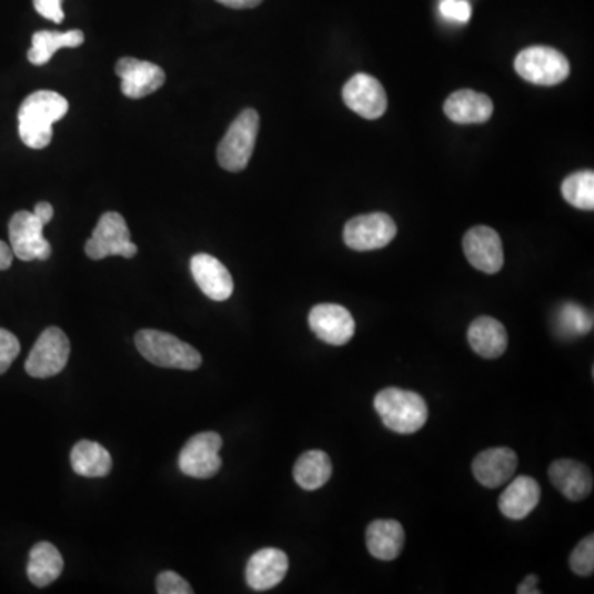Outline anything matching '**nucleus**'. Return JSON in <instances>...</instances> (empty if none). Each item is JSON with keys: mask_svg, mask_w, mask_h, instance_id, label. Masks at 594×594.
<instances>
[{"mask_svg": "<svg viewBox=\"0 0 594 594\" xmlns=\"http://www.w3.org/2000/svg\"><path fill=\"white\" fill-rule=\"evenodd\" d=\"M515 71L528 83L555 87L568 78L570 61L552 47H528L515 59Z\"/></svg>", "mask_w": 594, "mask_h": 594, "instance_id": "5", "label": "nucleus"}, {"mask_svg": "<svg viewBox=\"0 0 594 594\" xmlns=\"http://www.w3.org/2000/svg\"><path fill=\"white\" fill-rule=\"evenodd\" d=\"M63 572V556L56 545L40 542L30 550L27 576L37 588H46L60 578Z\"/></svg>", "mask_w": 594, "mask_h": 594, "instance_id": "23", "label": "nucleus"}, {"mask_svg": "<svg viewBox=\"0 0 594 594\" xmlns=\"http://www.w3.org/2000/svg\"><path fill=\"white\" fill-rule=\"evenodd\" d=\"M258 131H260V114L254 110L241 111L217 149L220 168L229 172H241L246 169L256 145Z\"/></svg>", "mask_w": 594, "mask_h": 594, "instance_id": "4", "label": "nucleus"}, {"mask_svg": "<svg viewBox=\"0 0 594 594\" xmlns=\"http://www.w3.org/2000/svg\"><path fill=\"white\" fill-rule=\"evenodd\" d=\"M556 328L563 338H582L593 331V314L576 302H566L556 314Z\"/></svg>", "mask_w": 594, "mask_h": 594, "instance_id": "27", "label": "nucleus"}, {"mask_svg": "<svg viewBox=\"0 0 594 594\" xmlns=\"http://www.w3.org/2000/svg\"><path fill=\"white\" fill-rule=\"evenodd\" d=\"M536 583H538V578H536L535 575H528L527 578L524 580V582L519 585L517 593L519 594H538L540 590H536Z\"/></svg>", "mask_w": 594, "mask_h": 594, "instance_id": "37", "label": "nucleus"}, {"mask_svg": "<svg viewBox=\"0 0 594 594\" xmlns=\"http://www.w3.org/2000/svg\"><path fill=\"white\" fill-rule=\"evenodd\" d=\"M467 342L482 359H499L507 351L509 335L497 319L482 315L467 329Z\"/></svg>", "mask_w": 594, "mask_h": 594, "instance_id": "21", "label": "nucleus"}, {"mask_svg": "<svg viewBox=\"0 0 594 594\" xmlns=\"http://www.w3.org/2000/svg\"><path fill=\"white\" fill-rule=\"evenodd\" d=\"M159 594H192L189 583L175 572H164L158 576Z\"/></svg>", "mask_w": 594, "mask_h": 594, "instance_id": "32", "label": "nucleus"}, {"mask_svg": "<svg viewBox=\"0 0 594 594\" xmlns=\"http://www.w3.org/2000/svg\"><path fill=\"white\" fill-rule=\"evenodd\" d=\"M538 482L528 475H521L509 484L499 499V509L511 521H522L534 512L540 502Z\"/></svg>", "mask_w": 594, "mask_h": 594, "instance_id": "20", "label": "nucleus"}, {"mask_svg": "<svg viewBox=\"0 0 594 594\" xmlns=\"http://www.w3.org/2000/svg\"><path fill=\"white\" fill-rule=\"evenodd\" d=\"M376 413L390 431L413 434L427 421V405L423 396L402 389H385L373 400Z\"/></svg>", "mask_w": 594, "mask_h": 594, "instance_id": "2", "label": "nucleus"}, {"mask_svg": "<svg viewBox=\"0 0 594 594\" xmlns=\"http://www.w3.org/2000/svg\"><path fill=\"white\" fill-rule=\"evenodd\" d=\"M135 348L152 365L162 369L197 370L202 355L187 342L168 332L144 329L135 334Z\"/></svg>", "mask_w": 594, "mask_h": 594, "instance_id": "3", "label": "nucleus"}, {"mask_svg": "<svg viewBox=\"0 0 594 594\" xmlns=\"http://www.w3.org/2000/svg\"><path fill=\"white\" fill-rule=\"evenodd\" d=\"M464 254L482 273L495 274L504 266V246L501 236L489 226H474L464 235Z\"/></svg>", "mask_w": 594, "mask_h": 594, "instance_id": "14", "label": "nucleus"}, {"mask_svg": "<svg viewBox=\"0 0 594 594\" xmlns=\"http://www.w3.org/2000/svg\"><path fill=\"white\" fill-rule=\"evenodd\" d=\"M222 444V436L213 431H205V433L190 437L180 451V471L195 479H210L219 474L222 470V457H220Z\"/></svg>", "mask_w": 594, "mask_h": 594, "instance_id": "8", "label": "nucleus"}, {"mask_svg": "<svg viewBox=\"0 0 594 594\" xmlns=\"http://www.w3.org/2000/svg\"><path fill=\"white\" fill-rule=\"evenodd\" d=\"M562 195L580 210L594 209V172L582 171L568 175L562 183Z\"/></svg>", "mask_w": 594, "mask_h": 594, "instance_id": "28", "label": "nucleus"}, {"mask_svg": "<svg viewBox=\"0 0 594 594\" xmlns=\"http://www.w3.org/2000/svg\"><path fill=\"white\" fill-rule=\"evenodd\" d=\"M444 113L457 124H482L494 113V103L487 94L461 90L447 98Z\"/></svg>", "mask_w": 594, "mask_h": 594, "instance_id": "19", "label": "nucleus"}, {"mask_svg": "<svg viewBox=\"0 0 594 594\" xmlns=\"http://www.w3.org/2000/svg\"><path fill=\"white\" fill-rule=\"evenodd\" d=\"M519 457L511 447H491L475 456L474 477L484 487L495 489L504 485L517 470Z\"/></svg>", "mask_w": 594, "mask_h": 594, "instance_id": "17", "label": "nucleus"}, {"mask_svg": "<svg viewBox=\"0 0 594 594\" xmlns=\"http://www.w3.org/2000/svg\"><path fill=\"white\" fill-rule=\"evenodd\" d=\"M70 341L59 328H49L37 339L26 362V372L33 379L59 375L70 359Z\"/></svg>", "mask_w": 594, "mask_h": 594, "instance_id": "7", "label": "nucleus"}, {"mask_svg": "<svg viewBox=\"0 0 594 594\" xmlns=\"http://www.w3.org/2000/svg\"><path fill=\"white\" fill-rule=\"evenodd\" d=\"M396 236V223L386 213H369L349 220L344 241L351 250L372 251L385 248Z\"/></svg>", "mask_w": 594, "mask_h": 594, "instance_id": "10", "label": "nucleus"}, {"mask_svg": "<svg viewBox=\"0 0 594 594\" xmlns=\"http://www.w3.org/2000/svg\"><path fill=\"white\" fill-rule=\"evenodd\" d=\"M63 0H33V7L40 16L52 22L61 23L64 20L63 9H61Z\"/></svg>", "mask_w": 594, "mask_h": 594, "instance_id": "33", "label": "nucleus"}, {"mask_svg": "<svg viewBox=\"0 0 594 594\" xmlns=\"http://www.w3.org/2000/svg\"><path fill=\"white\" fill-rule=\"evenodd\" d=\"M370 555L382 562L399 558L405 545V531L396 521H375L369 525L365 534Z\"/></svg>", "mask_w": 594, "mask_h": 594, "instance_id": "22", "label": "nucleus"}, {"mask_svg": "<svg viewBox=\"0 0 594 594\" xmlns=\"http://www.w3.org/2000/svg\"><path fill=\"white\" fill-rule=\"evenodd\" d=\"M440 13L454 23H467L473 16V7L467 0H441Z\"/></svg>", "mask_w": 594, "mask_h": 594, "instance_id": "30", "label": "nucleus"}, {"mask_svg": "<svg viewBox=\"0 0 594 594\" xmlns=\"http://www.w3.org/2000/svg\"><path fill=\"white\" fill-rule=\"evenodd\" d=\"M309 328L315 338L329 345L349 344L355 334L351 311L339 304H318L309 312Z\"/></svg>", "mask_w": 594, "mask_h": 594, "instance_id": "11", "label": "nucleus"}, {"mask_svg": "<svg viewBox=\"0 0 594 594\" xmlns=\"http://www.w3.org/2000/svg\"><path fill=\"white\" fill-rule=\"evenodd\" d=\"M342 98L348 108L370 121L383 117L389 107L385 88L376 78L365 73H356L345 83Z\"/></svg>", "mask_w": 594, "mask_h": 594, "instance_id": "12", "label": "nucleus"}, {"mask_svg": "<svg viewBox=\"0 0 594 594\" xmlns=\"http://www.w3.org/2000/svg\"><path fill=\"white\" fill-rule=\"evenodd\" d=\"M222 6L230 7V9H253L260 6L263 0H217Z\"/></svg>", "mask_w": 594, "mask_h": 594, "instance_id": "36", "label": "nucleus"}, {"mask_svg": "<svg viewBox=\"0 0 594 594\" xmlns=\"http://www.w3.org/2000/svg\"><path fill=\"white\" fill-rule=\"evenodd\" d=\"M548 477L568 501H585L593 492L592 471L578 461H553L548 467Z\"/></svg>", "mask_w": 594, "mask_h": 594, "instance_id": "18", "label": "nucleus"}, {"mask_svg": "<svg viewBox=\"0 0 594 594\" xmlns=\"http://www.w3.org/2000/svg\"><path fill=\"white\" fill-rule=\"evenodd\" d=\"M117 74L121 80V91L131 100H141L161 90L165 83V73L161 67L151 61L124 57L118 61Z\"/></svg>", "mask_w": 594, "mask_h": 594, "instance_id": "13", "label": "nucleus"}, {"mask_svg": "<svg viewBox=\"0 0 594 594\" xmlns=\"http://www.w3.org/2000/svg\"><path fill=\"white\" fill-rule=\"evenodd\" d=\"M20 354V342L12 332L0 329V375L7 372Z\"/></svg>", "mask_w": 594, "mask_h": 594, "instance_id": "31", "label": "nucleus"}, {"mask_svg": "<svg viewBox=\"0 0 594 594\" xmlns=\"http://www.w3.org/2000/svg\"><path fill=\"white\" fill-rule=\"evenodd\" d=\"M290 558L280 548H263L246 565V583L254 592H268L286 578Z\"/></svg>", "mask_w": 594, "mask_h": 594, "instance_id": "16", "label": "nucleus"}, {"mask_svg": "<svg viewBox=\"0 0 594 594\" xmlns=\"http://www.w3.org/2000/svg\"><path fill=\"white\" fill-rule=\"evenodd\" d=\"M12 248H10V244H7L6 241L0 240V271L9 270V268L12 266Z\"/></svg>", "mask_w": 594, "mask_h": 594, "instance_id": "35", "label": "nucleus"}, {"mask_svg": "<svg viewBox=\"0 0 594 594\" xmlns=\"http://www.w3.org/2000/svg\"><path fill=\"white\" fill-rule=\"evenodd\" d=\"M43 225L36 213L17 212L10 219L9 238L13 256L22 261H47L52 256V244L43 236Z\"/></svg>", "mask_w": 594, "mask_h": 594, "instance_id": "9", "label": "nucleus"}, {"mask_svg": "<svg viewBox=\"0 0 594 594\" xmlns=\"http://www.w3.org/2000/svg\"><path fill=\"white\" fill-rule=\"evenodd\" d=\"M294 481L304 491H318L332 475V461L324 451H308L294 464Z\"/></svg>", "mask_w": 594, "mask_h": 594, "instance_id": "26", "label": "nucleus"}, {"mask_svg": "<svg viewBox=\"0 0 594 594\" xmlns=\"http://www.w3.org/2000/svg\"><path fill=\"white\" fill-rule=\"evenodd\" d=\"M68 101L56 91L29 94L19 110V135L30 149H46L53 139V124L67 117Z\"/></svg>", "mask_w": 594, "mask_h": 594, "instance_id": "1", "label": "nucleus"}, {"mask_svg": "<svg viewBox=\"0 0 594 594\" xmlns=\"http://www.w3.org/2000/svg\"><path fill=\"white\" fill-rule=\"evenodd\" d=\"M190 271H192L197 286L207 298L219 302L232 298L233 290H235L232 274L226 270L225 264L212 254H195L190 261Z\"/></svg>", "mask_w": 594, "mask_h": 594, "instance_id": "15", "label": "nucleus"}, {"mask_svg": "<svg viewBox=\"0 0 594 594\" xmlns=\"http://www.w3.org/2000/svg\"><path fill=\"white\" fill-rule=\"evenodd\" d=\"M33 213H36L37 219H39L43 225H49V223L52 222L53 213L56 212H53V207L50 205L49 202H40L37 203Z\"/></svg>", "mask_w": 594, "mask_h": 594, "instance_id": "34", "label": "nucleus"}, {"mask_svg": "<svg viewBox=\"0 0 594 594\" xmlns=\"http://www.w3.org/2000/svg\"><path fill=\"white\" fill-rule=\"evenodd\" d=\"M84 43V33L81 30H70V32H50L40 30L33 33L32 49L27 53V59L36 67H43L49 63L52 57L61 49H77Z\"/></svg>", "mask_w": 594, "mask_h": 594, "instance_id": "24", "label": "nucleus"}, {"mask_svg": "<svg viewBox=\"0 0 594 594\" xmlns=\"http://www.w3.org/2000/svg\"><path fill=\"white\" fill-rule=\"evenodd\" d=\"M88 258L100 261L108 256L134 258L138 246L131 241L128 223L117 212L101 215L93 235L84 244Z\"/></svg>", "mask_w": 594, "mask_h": 594, "instance_id": "6", "label": "nucleus"}, {"mask_svg": "<svg viewBox=\"0 0 594 594\" xmlns=\"http://www.w3.org/2000/svg\"><path fill=\"white\" fill-rule=\"evenodd\" d=\"M71 467L83 477H107L113 467L110 451L94 441H80L71 450Z\"/></svg>", "mask_w": 594, "mask_h": 594, "instance_id": "25", "label": "nucleus"}, {"mask_svg": "<svg viewBox=\"0 0 594 594\" xmlns=\"http://www.w3.org/2000/svg\"><path fill=\"white\" fill-rule=\"evenodd\" d=\"M570 568L580 576H592L594 572V536L588 535L575 546L570 556Z\"/></svg>", "mask_w": 594, "mask_h": 594, "instance_id": "29", "label": "nucleus"}]
</instances>
